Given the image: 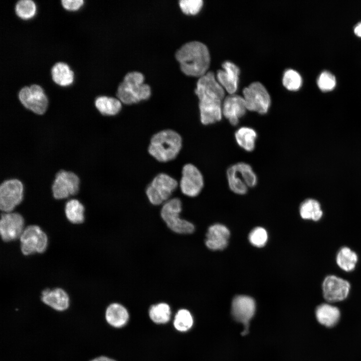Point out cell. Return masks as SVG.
Instances as JSON below:
<instances>
[{
  "label": "cell",
  "instance_id": "cell-26",
  "mask_svg": "<svg viewBox=\"0 0 361 361\" xmlns=\"http://www.w3.org/2000/svg\"><path fill=\"white\" fill-rule=\"evenodd\" d=\"M235 138L238 145L245 150L252 151L256 145L257 133L250 127L243 126L238 129L235 133Z\"/></svg>",
  "mask_w": 361,
  "mask_h": 361
},
{
  "label": "cell",
  "instance_id": "cell-29",
  "mask_svg": "<svg viewBox=\"0 0 361 361\" xmlns=\"http://www.w3.org/2000/svg\"><path fill=\"white\" fill-rule=\"evenodd\" d=\"M16 15L20 19L28 21L34 17L37 6L34 0H17L15 5Z\"/></svg>",
  "mask_w": 361,
  "mask_h": 361
},
{
  "label": "cell",
  "instance_id": "cell-22",
  "mask_svg": "<svg viewBox=\"0 0 361 361\" xmlns=\"http://www.w3.org/2000/svg\"><path fill=\"white\" fill-rule=\"evenodd\" d=\"M51 75L53 81L61 87L71 85L74 79L73 71L67 63L63 62H57L52 66Z\"/></svg>",
  "mask_w": 361,
  "mask_h": 361
},
{
  "label": "cell",
  "instance_id": "cell-16",
  "mask_svg": "<svg viewBox=\"0 0 361 361\" xmlns=\"http://www.w3.org/2000/svg\"><path fill=\"white\" fill-rule=\"evenodd\" d=\"M255 310V300L250 296L238 295L232 301L231 312L234 319L244 325L243 335L248 333L249 322L253 317Z\"/></svg>",
  "mask_w": 361,
  "mask_h": 361
},
{
  "label": "cell",
  "instance_id": "cell-31",
  "mask_svg": "<svg viewBox=\"0 0 361 361\" xmlns=\"http://www.w3.org/2000/svg\"><path fill=\"white\" fill-rule=\"evenodd\" d=\"M193 324V317L189 310L179 309L176 313L173 322L174 327L178 331H186Z\"/></svg>",
  "mask_w": 361,
  "mask_h": 361
},
{
  "label": "cell",
  "instance_id": "cell-30",
  "mask_svg": "<svg viewBox=\"0 0 361 361\" xmlns=\"http://www.w3.org/2000/svg\"><path fill=\"white\" fill-rule=\"evenodd\" d=\"M170 306L164 302L151 305L149 309L150 318L156 323H166L170 319Z\"/></svg>",
  "mask_w": 361,
  "mask_h": 361
},
{
  "label": "cell",
  "instance_id": "cell-14",
  "mask_svg": "<svg viewBox=\"0 0 361 361\" xmlns=\"http://www.w3.org/2000/svg\"><path fill=\"white\" fill-rule=\"evenodd\" d=\"M25 221L18 212H2L0 220V234L5 242L14 241L20 238L24 231Z\"/></svg>",
  "mask_w": 361,
  "mask_h": 361
},
{
  "label": "cell",
  "instance_id": "cell-20",
  "mask_svg": "<svg viewBox=\"0 0 361 361\" xmlns=\"http://www.w3.org/2000/svg\"><path fill=\"white\" fill-rule=\"evenodd\" d=\"M41 299L44 304L58 311L67 310L70 304L68 294L60 288L43 290L41 293Z\"/></svg>",
  "mask_w": 361,
  "mask_h": 361
},
{
  "label": "cell",
  "instance_id": "cell-32",
  "mask_svg": "<svg viewBox=\"0 0 361 361\" xmlns=\"http://www.w3.org/2000/svg\"><path fill=\"white\" fill-rule=\"evenodd\" d=\"M282 83L283 86L287 89L290 91H296L301 86V77L297 71L292 69H288L284 73Z\"/></svg>",
  "mask_w": 361,
  "mask_h": 361
},
{
  "label": "cell",
  "instance_id": "cell-33",
  "mask_svg": "<svg viewBox=\"0 0 361 361\" xmlns=\"http://www.w3.org/2000/svg\"><path fill=\"white\" fill-rule=\"evenodd\" d=\"M248 238L249 242L252 245L256 247H262L267 241V232L262 227H256L250 232Z\"/></svg>",
  "mask_w": 361,
  "mask_h": 361
},
{
  "label": "cell",
  "instance_id": "cell-2",
  "mask_svg": "<svg viewBox=\"0 0 361 361\" xmlns=\"http://www.w3.org/2000/svg\"><path fill=\"white\" fill-rule=\"evenodd\" d=\"M175 57L181 71L187 76L200 78L208 72L210 55L207 47L200 42L185 44L176 51Z\"/></svg>",
  "mask_w": 361,
  "mask_h": 361
},
{
  "label": "cell",
  "instance_id": "cell-7",
  "mask_svg": "<svg viewBox=\"0 0 361 361\" xmlns=\"http://www.w3.org/2000/svg\"><path fill=\"white\" fill-rule=\"evenodd\" d=\"M227 178L230 189L238 195L246 194L249 188L255 187L258 182L252 167L245 162L230 166L227 171Z\"/></svg>",
  "mask_w": 361,
  "mask_h": 361
},
{
  "label": "cell",
  "instance_id": "cell-28",
  "mask_svg": "<svg viewBox=\"0 0 361 361\" xmlns=\"http://www.w3.org/2000/svg\"><path fill=\"white\" fill-rule=\"evenodd\" d=\"M299 213L302 219L314 221L319 220L323 215L319 202L312 199L306 200L302 203L299 208Z\"/></svg>",
  "mask_w": 361,
  "mask_h": 361
},
{
  "label": "cell",
  "instance_id": "cell-12",
  "mask_svg": "<svg viewBox=\"0 0 361 361\" xmlns=\"http://www.w3.org/2000/svg\"><path fill=\"white\" fill-rule=\"evenodd\" d=\"M243 94L247 110L260 114L267 113L271 104L270 97L261 83H251L243 89Z\"/></svg>",
  "mask_w": 361,
  "mask_h": 361
},
{
  "label": "cell",
  "instance_id": "cell-34",
  "mask_svg": "<svg viewBox=\"0 0 361 361\" xmlns=\"http://www.w3.org/2000/svg\"><path fill=\"white\" fill-rule=\"evenodd\" d=\"M179 5L182 12L186 15H195L201 10L203 1L202 0H181Z\"/></svg>",
  "mask_w": 361,
  "mask_h": 361
},
{
  "label": "cell",
  "instance_id": "cell-19",
  "mask_svg": "<svg viewBox=\"0 0 361 361\" xmlns=\"http://www.w3.org/2000/svg\"><path fill=\"white\" fill-rule=\"evenodd\" d=\"M223 70H219L216 79L219 84L230 94H234L238 88L240 69L235 64L226 61L222 64Z\"/></svg>",
  "mask_w": 361,
  "mask_h": 361
},
{
  "label": "cell",
  "instance_id": "cell-9",
  "mask_svg": "<svg viewBox=\"0 0 361 361\" xmlns=\"http://www.w3.org/2000/svg\"><path fill=\"white\" fill-rule=\"evenodd\" d=\"M24 187L18 179L6 180L0 184V209L2 212H13L23 202Z\"/></svg>",
  "mask_w": 361,
  "mask_h": 361
},
{
  "label": "cell",
  "instance_id": "cell-8",
  "mask_svg": "<svg viewBox=\"0 0 361 361\" xmlns=\"http://www.w3.org/2000/svg\"><path fill=\"white\" fill-rule=\"evenodd\" d=\"M80 179L74 172L61 170L56 174L52 186L53 197L67 200L76 196L80 190Z\"/></svg>",
  "mask_w": 361,
  "mask_h": 361
},
{
  "label": "cell",
  "instance_id": "cell-10",
  "mask_svg": "<svg viewBox=\"0 0 361 361\" xmlns=\"http://www.w3.org/2000/svg\"><path fill=\"white\" fill-rule=\"evenodd\" d=\"M18 97L22 105L35 114L43 115L47 110L48 99L43 89L38 84L22 88Z\"/></svg>",
  "mask_w": 361,
  "mask_h": 361
},
{
  "label": "cell",
  "instance_id": "cell-18",
  "mask_svg": "<svg viewBox=\"0 0 361 361\" xmlns=\"http://www.w3.org/2000/svg\"><path fill=\"white\" fill-rule=\"evenodd\" d=\"M230 235L227 227L221 224L210 226L206 234L205 243L212 251L222 250L228 245Z\"/></svg>",
  "mask_w": 361,
  "mask_h": 361
},
{
  "label": "cell",
  "instance_id": "cell-13",
  "mask_svg": "<svg viewBox=\"0 0 361 361\" xmlns=\"http://www.w3.org/2000/svg\"><path fill=\"white\" fill-rule=\"evenodd\" d=\"M204 184L203 175L196 165L191 163L183 165L179 187L184 196L190 198L197 197L203 189Z\"/></svg>",
  "mask_w": 361,
  "mask_h": 361
},
{
  "label": "cell",
  "instance_id": "cell-25",
  "mask_svg": "<svg viewBox=\"0 0 361 361\" xmlns=\"http://www.w3.org/2000/svg\"><path fill=\"white\" fill-rule=\"evenodd\" d=\"M86 208L83 204L76 198L67 200L64 212L67 220L74 224L82 223L85 220Z\"/></svg>",
  "mask_w": 361,
  "mask_h": 361
},
{
  "label": "cell",
  "instance_id": "cell-37",
  "mask_svg": "<svg viewBox=\"0 0 361 361\" xmlns=\"http://www.w3.org/2000/svg\"><path fill=\"white\" fill-rule=\"evenodd\" d=\"M89 361H115V360L104 356L95 357Z\"/></svg>",
  "mask_w": 361,
  "mask_h": 361
},
{
  "label": "cell",
  "instance_id": "cell-23",
  "mask_svg": "<svg viewBox=\"0 0 361 361\" xmlns=\"http://www.w3.org/2000/svg\"><path fill=\"white\" fill-rule=\"evenodd\" d=\"M315 315L317 321L321 324L330 327L337 324L340 318V312L337 307L328 303H323L317 307Z\"/></svg>",
  "mask_w": 361,
  "mask_h": 361
},
{
  "label": "cell",
  "instance_id": "cell-35",
  "mask_svg": "<svg viewBox=\"0 0 361 361\" xmlns=\"http://www.w3.org/2000/svg\"><path fill=\"white\" fill-rule=\"evenodd\" d=\"M317 84L322 91H330L334 88L336 85L335 78L330 72H323L318 77Z\"/></svg>",
  "mask_w": 361,
  "mask_h": 361
},
{
  "label": "cell",
  "instance_id": "cell-17",
  "mask_svg": "<svg viewBox=\"0 0 361 361\" xmlns=\"http://www.w3.org/2000/svg\"><path fill=\"white\" fill-rule=\"evenodd\" d=\"M247 110L243 97L235 94L226 97L222 105L223 115L233 126L238 124Z\"/></svg>",
  "mask_w": 361,
  "mask_h": 361
},
{
  "label": "cell",
  "instance_id": "cell-5",
  "mask_svg": "<svg viewBox=\"0 0 361 361\" xmlns=\"http://www.w3.org/2000/svg\"><path fill=\"white\" fill-rule=\"evenodd\" d=\"M183 209L182 200L177 197L171 198L161 206L160 216L167 228L179 235H189L195 231L194 224L181 217Z\"/></svg>",
  "mask_w": 361,
  "mask_h": 361
},
{
  "label": "cell",
  "instance_id": "cell-21",
  "mask_svg": "<svg viewBox=\"0 0 361 361\" xmlns=\"http://www.w3.org/2000/svg\"><path fill=\"white\" fill-rule=\"evenodd\" d=\"M122 103L116 97L101 95L97 97L94 105L99 113L105 117L117 116L121 111Z\"/></svg>",
  "mask_w": 361,
  "mask_h": 361
},
{
  "label": "cell",
  "instance_id": "cell-38",
  "mask_svg": "<svg viewBox=\"0 0 361 361\" xmlns=\"http://www.w3.org/2000/svg\"><path fill=\"white\" fill-rule=\"evenodd\" d=\"M354 32L356 35L361 37V23L356 25L354 28Z\"/></svg>",
  "mask_w": 361,
  "mask_h": 361
},
{
  "label": "cell",
  "instance_id": "cell-11",
  "mask_svg": "<svg viewBox=\"0 0 361 361\" xmlns=\"http://www.w3.org/2000/svg\"><path fill=\"white\" fill-rule=\"evenodd\" d=\"M20 239L21 250L25 255L42 253L47 248L48 237L37 225H30L25 228Z\"/></svg>",
  "mask_w": 361,
  "mask_h": 361
},
{
  "label": "cell",
  "instance_id": "cell-1",
  "mask_svg": "<svg viewBox=\"0 0 361 361\" xmlns=\"http://www.w3.org/2000/svg\"><path fill=\"white\" fill-rule=\"evenodd\" d=\"M195 92L199 100L201 123L208 125L220 121L223 114L222 101L225 93L213 72H208L199 78Z\"/></svg>",
  "mask_w": 361,
  "mask_h": 361
},
{
  "label": "cell",
  "instance_id": "cell-27",
  "mask_svg": "<svg viewBox=\"0 0 361 361\" xmlns=\"http://www.w3.org/2000/svg\"><path fill=\"white\" fill-rule=\"evenodd\" d=\"M357 259V255L355 252L348 247H343L338 252L336 261L340 269L349 272L355 268Z\"/></svg>",
  "mask_w": 361,
  "mask_h": 361
},
{
  "label": "cell",
  "instance_id": "cell-36",
  "mask_svg": "<svg viewBox=\"0 0 361 361\" xmlns=\"http://www.w3.org/2000/svg\"><path fill=\"white\" fill-rule=\"evenodd\" d=\"M61 3L66 11L76 12L83 6L84 0H61Z\"/></svg>",
  "mask_w": 361,
  "mask_h": 361
},
{
  "label": "cell",
  "instance_id": "cell-4",
  "mask_svg": "<svg viewBox=\"0 0 361 361\" xmlns=\"http://www.w3.org/2000/svg\"><path fill=\"white\" fill-rule=\"evenodd\" d=\"M143 75L131 72L125 75L117 87L116 96L122 104L131 105L148 99L151 95L150 86L144 83Z\"/></svg>",
  "mask_w": 361,
  "mask_h": 361
},
{
  "label": "cell",
  "instance_id": "cell-15",
  "mask_svg": "<svg viewBox=\"0 0 361 361\" xmlns=\"http://www.w3.org/2000/svg\"><path fill=\"white\" fill-rule=\"evenodd\" d=\"M350 287L347 280L333 275L327 276L322 285L323 297L329 302L343 300L347 297Z\"/></svg>",
  "mask_w": 361,
  "mask_h": 361
},
{
  "label": "cell",
  "instance_id": "cell-3",
  "mask_svg": "<svg viewBox=\"0 0 361 361\" xmlns=\"http://www.w3.org/2000/svg\"><path fill=\"white\" fill-rule=\"evenodd\" d=\"M180 134L170 128L160 130L151 137L147 151L155 160L166 163L175 159L183 147Z\"/></svg>",
  "mask_w": 361,
  "mask_h": 361
},
{
  "label": "cell",
  "instance_id": "cell-24",
  "mask_svg": "<svg viewBox=\"0 0 361 361\" xmlns=\"http://www.w3.org/2000/svg\"><path fill=\"white\" fill-rule=\"evenodd\" d=\"M129 314L127 309L118 303L110 304L105 311L107 322L114 327H121L128 321Z\"/></svg>",
  "mask_w": 361,
  "mask_h": 361
},
{
  "label": "cell",
  "instance_id": "cell-6",
  "mask_svg": "<svg viewBox=\"0 0 361 361\" xmlns=\"http://www.w3.org/2000/svg\"><path fill=\"white\" fill-rule=\"evenodd\" d=\"M179 186L178 181L165 172L156 174L145 189V195L149 202L155 206L162 205L171 199Z\"/></svg>",
  "mask_w": 361,
  "mask_h": 361
}]
</instances>
